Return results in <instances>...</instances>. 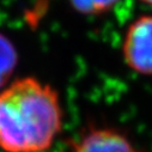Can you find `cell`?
Instances as JSON below:
<instances>
[{
    "mask_svg": "<svg viewBox=\"0 0 152 152\" xmlns=\"http://www.w3.org/2000/svg\"><path fill=\"white\" fill-rule=\"evenodd\" d=\"M58 92L34 77L13 80L0 91V148L47 152L62 129Z\"/></svg>",
    "mask_w": 152,
    "mask_h": 152,
    "instance_id": "cell-1",
    "label": "cell"
},
{
    "mask_svg": "<svg viewBox=\"0 0 152 152\" xmlns=\"http://www.w3.org/2000/svg\"><path fill=\"white\" fill-rule=\"evenodd\" d=\"M122 59L134 73L152 77V13L135 18L125 31Z\"/></svg>",
    "mask_w": 152,
    "mask_h": 152,
    "instance_id": "cell-2",
    "label": "cell"
},
{
    "mask_svg": "<svg viewBox=\"0 0 152 152\" xmlns=\"http://www.w3.org/2000/svg\"><path fill=\"white\" fill-rule=\"evenodd\" d=\"M74 152H139L131 139L116 128H92L74 145Z\"/></svg>",
    "mask_w": 152,
    "mask_h": 152,
    "instance_id": "cell-3",
    "label": "cell"
},
{
    "mask_svg": "<svg viewBox=\"0 0 152 152\" xmlns=\"http://www.w3.org/2000/svg\"><path fill=\"white\" fill-rule=\"evenodd\" d=\"M17 52L12 42L0 34V91L9 85V80L16 69Z\"/></svg>",
    "mask_w": 152,
    "mask_h": 152,
    "instance_id": "cell-4",
    "label": "cell"
},
{
    "mask_svg": "<svg viewBox=\"0 0 152 152\" xmlns=\"http://www.w3.org/2000/svg\"><path fill=\"white\" fill-rule=\"evenodd\" d=\"M72 6L80 13L101 15L115 7L121 0H69Z\"/></svg>",
    "mask_w": 152,
    "mask_h": 152,
    "instance_id": "cell-5",
    "label": "cell"
},
{
    "mask_svg": "<svg viewBox=\"0 0 152 152\" xmlns=\"http://www.w3.org/2000/svg\"><path fill=\"white\" fill-rule=\"evenodd\" d=\"M139 1L141 4H144V5H147V6L152 7V0H139Z\"/></svg>",
    "mask_w": 152,
    "mask_h": 152,
    "instance_id": "cell-6",
    "label": "cell"
}]
</instances>
